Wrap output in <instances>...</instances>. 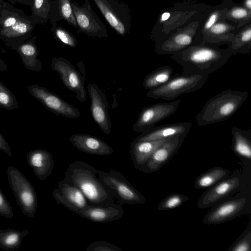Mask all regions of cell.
<instances>
[{
	"label": "cell",
	"mask_w": 251,
	"mask_h": 251,
	"mask_svg": "<svg viewBox=\"0 0 251 251\" xmlns=\"http://www.w3.org/2000/svg\"><path fill=\"white\" fill-rule=\"evenodd\" d=\"M208 75L176 74L165 84L149 90L147 96L152 99L173 100L184 94L198 91L204 85Z\"/></svg>",
	"instance_id": "cell-7"
},
{
	"label": "cell",
	"mask_w": 251,
	"mask_h": 251,
	"mask_svg": "<svg viewBox=\"0 0 251 251\" xmlns=\"http://www.w3.org/2000/svg\"></svg>",
	"instance_id": "cell-48"
},
{
	"label": "cell",
	"mask_w": 251,
	"mask_h": 251,
	"mask_svg": "<svg viewBox=\"0 0 251 251\" xmlns=\"http://www.w3.org/2000/svg\"><path fill=\"white\" fill-rule=\"evenodd\" d=\"M189 197L180 194H173L164 199L159 204V210L174 209L188 201Z\"/></svg>",
	"instance_id": "cell-38"
},
{
	"label": "cell",
	"mask_w": 251,
	"mask_h": 251,
	"mask_svg": "<svg viewBox=\"0 0 251 251\" xmlns=\"http://www.w3.org/2000/svg\"><path fill=\"white\" fill-rule=\"evenodd\" d=\"M8 66L4 61L0 58V71H7Z\"/></svg>",
	"instance_id": "cell-45"
},
{
	"label": "cell",
	"mask_w": 251,
	"mask_h": 251,
	"mask_svg": "<svg viewBox=\"0 0 251 251\" xmlns=\"http://www.w3.org/2000/svg\"><path fill=\"white\" fill-rule=\"evenodd\" d=\"M37 37L34 36L20 45L16 50L24 66L30 71L40 72L43 69L41 61L38 58Z\"/></svg>",
	"instance_id": "cell-26"
},
{
	"label": "cell",
	"mask_w": 251,
	"mask_h": 251,
	"mask_svg": "<svg viewBox=\"0 0 251 251\" xmlns=\"http://www.w3.org/2000/svg\"><path fill=\"white\" fill-rule=\"evenodd\" d=\"M90 98V111L95 123L106 135L111 132V122L108 110V103L103 92L97 85L87 86Z\"/></svg>",
	"instance_id": "cell-15"
},
{
	"label": "cell",
	"mask_w": 251,
	"mask_h": 251,
	"mask_svg": "<svg viewBox=\"0 0 251 251\" xmlns=\"http://www.w3.org/2000/svg\"><path fill=\"white\" fill-rule=\"evenodd\" d=\"M209 7L194 0L175 2L172 7L163 10L159 15L151 29V39L155 44L166 39Z\"/></svg>",
	"instance_id": "cell-3"
},
{
	"label": "cell",
	"mask_w": 251,
	"mask_h": 251,
	"mask_svg": "<svg viewBox=\"0 0 251 251\" xmlns=\"http://www.w3.org/2000/svg\"><path fill=\"white\" fill-rule=\"evenodd\" d=\"M240 184V180L236 177L221 181L203 194L198 202V206L200 208H204L215 204L236 190Z\"/></svg>",
	"instance_id": "cell-22"
},
{
	"label": "cell",
	"mask_w": 251,
	"mask_h": 251,
	"mask_svg": "<svg viewBox=\"0 0 251 251\" xmlns=\"http://www.w3.org/2000/svg\"><path fill=\"white\" fill-rule=\"evenodd\" d=\"M3 1H4V0H0V12L1 8V6H2Z\"/></svg>",
	"instance_id": "cell-47"
},
{
	"label": "cell",
	"mask_w": 251,
	"mask_h": 251,
	"mask_svg": "<svg viewBox=\"0 0 251 251\" xmlns=\"http://www.w3.org/2000/svg\"><path fill=\"white\" fill-rule=\"evenodd\" d=\"M98 170L82 160L69 164L60 181L74 185L84 194L89 204L105 205L113 202L114 195L96 176Z\"/></svg>",
	"instance_id": "cell-2"
},
{
	"label": "cell",
	"mask_w": 251,
	"mask_h": 251,
	"mask_svg": "<svg viewBox=\"0 0 251 251\" xmlns=\"http://www.w3.org/2000/svg\"><path fill=\"white\" fill-rule=\"evenodd\" d=\"M181 100L170 102L155 103L144 107L136 121L132 126V130L142 132L153 127L157 123L171 116L177 109Z\"/></svg>",
	"instance_id": "cell-14"
},
{
	"label": "cell",
	"mask_w": 251,
	"mask_h": 251,
	"mask_svg": "<svg viewBox=\"0 0 251 251\" xmlns=\"http://www.w3.org/2000/svg\"><path fill=\"white\" fill-rule=\"evenodd\" d=\"M193 126L192 122L172 123L153 126L142 133L134 140L136 141H152L168 139L176 136H184L189 133Z\"/></svg>",
	"instance_id": "cell-18"
},
{
	"label": "cell",
	"mask_w": 251,
	"mask_h": 251,
	"mask_svg": "<svg viewBox=\"0 0 251 251\" xmlns=\"http://www.w3.org/2000/svg\"></svg>",
	"instance_id": "cell-50"
},
{
	"label": "cell",
	"mask_w": 251,
	"mask_h": 251,
	"mask_svg": "<svg viewBox=\"0 0 251 251\" xmlns=\"http://www.w3.org/2000/svg\"><path fill=\"white\" fill-rule=\"evenodd\" d=\"M210 7L166 39L155 43V53L159 55H172L191 46L201 44L202 41L199 32Z\"/></svg>",
	"instance_id": "cell-6"
},
{
	"label": "cell",
	"mask_w": 251,
	"mask_h": 251,
	"mask_svg": "<svg viewBox=\"0 0 251 251\" xmlns=\"http://www.w3.org/2000/svg\"><path fill=\"white\" fill-rule=\"evenodd\" d=\"M237 25L230 21L220 20L203 35L202 42L222 46L228 45L235 34L240 29Z\"/></svg>",
	"instance_id": "cell-23"
},
{
	"label": "cell",
	"mask_w": 251,
	"mask_h": 251,
	"mask_svg": "<svg viewBox=\"0 0 251 251\" xmlns=\"http://www.w3.org/2000/svg\"><path fill=\"white\" fill-rule=\"evenodd\" d=\"M13 215V211L10 203L0 189V216L12 219Z\"/></svg>",
	"instance_id": "cell-40"
},
{
	"label": "cell",
	"mask_w": 251,
	"mask_h": 251,
	"mask_svg": "<svg viewBox=\"0 0 251 251\" xmlns=\"http://www.w3.org/2000/svg\"><path fill=\"white\" fill-rule=\"evenodd\" d=\"M51 31L54 38L62 44L71 48L77 46L76 38L67 29L56 24L51 25Z\"/></svg>",
	"instance_id": "cell-37"
},
{
	"label": "cell",
	"mask_w": 251,
	"mask_h": 251,
	"mask_svg": "<svg viewBox=\"0 0 251 251\" xmlns=\"http://www.w3.org/2000/svg\"><path fill=\"white\" fill-rule=\"evenodd\" d=\"M202 42L191 46L171 55L172 58L182 67L183 75H208L220 69L233 55L227 46Z\"/></svg>",
	"instance_id": "cell-1"
},
{
	"label": "cell",
	"mask_w": 251,
	"mask_h": 251,
	"mask_svg": "<svg viewBox=\"0 0 251 251\" xmlns=\"http://www.w3.org/2000/svg\"><path fill=\"white\" fill-rule=\"evenodd\" d=\"M28 93L47 109L58 116L77 118L80 115L79 109L68 103L56 94L37 84L26 86Z\"/></svg>",
	"instance_id": "cell-12"
},
{
	"label": "cell",
	"mask_w": 251,
	"mask_h": 251,
	"mask_svg": "<svg viewBox=\"0 0 251 251\" xmlns=\"http://www.w3.org/2000/svg\"><path fill=\"white\" fill-rule=\"evenodd\" d=\"M1 230V229H0V232Z\"/></svg>",
	"instance_id": "cell-49"
},
{
	"label": "cell",
	"mask_w": 251,
	"mask_h": 251,
	"mask_svg": "<svg viewBox=\"0 0 251 251\" xmlns=\"http://www.w3.org/2000/svg\"><path fill=\"white\" fill-rule=\"evenodd\" d=\"M52 194L58 204L64 206L76 214L89 204L84 194L77 187L60 180L58 183L57 188L54 189Z\"/></svg>",
	"instance_id": "cell-16"
},
{
	"label": "cell",
	"mask_w": 251,
	"mask_h": 251,
	"mask_svg": "<svg viewBox=\"0 0 251 251\" xmlns=\"http://www.w3.org/2000/svg\"><path fill=\"white\" fill-rule=\"evenodd\" d=\"M29 233V231L27 229L22 231L14 228L1 230L0 232V247L5 251L18 250L23 238Z\"/></svg>",
	"instance_id": "cell-32"
},
{
	"label": "cell",
	"mask_w": 251,
	"mask_h": 251,
	"mask_svg": "<svg viewBox=\"0 0 251 251\" xmlns=\"http://www.w3.org/2000/svg\"><path fill=\"white\" fill-rule=\"evenodd\" d=\"M10 149H11L8 143L0 132V150H1L6 153L9 157H11L12 156V153Z\"/></svg>",
	"instance_id": "cell-42"
},
{
	"label": "cell",
	"mask_w": 251,
	"mask_h": 251,
	"mask_svg": "<svg viewBox=\"0 0 251 251\" xmlns=\"http://www.w3.org/2000/svg\"><path fill=\"white\" fill-rule=\"evenodd\" d=\"M35 25L30 16L4 0L0 12V39L8 48L16 51L31 37Z\"/></svg>",
	"instance_id": "cell-4"
},
{
	"label": "cell",
	"mask_w": 251,
	"mask_h": 251,
	"mask_svg": "<svg viewBox=\"0 0 251 251\" xmlns=\"http://www.w3.org/2000/svg\"><path fill=\"white\" fill-rule=\"evenodd\" d=\"M185 137L178 136L167 139L154 151L147 163L139 170L150 173L160 169L176 153Z\"/></svg>",
	"instance_id": "cell-17"
},
{
	"label": "cell",
	"mask_w": 251,
	"mask_h": 251,
	"mask_svg": "<svg viewBox=\"0 0 251 251\" xmlns=\"http://www.w3.org/2000/svg\"><path fill=\"white\" fill-rule=\"evenodd\" d=\"M69 141L75 148L87 153L104 156L113 152L112 148L107 143L92 135L75 134L70 137Z\"/></svg>",
	"instance_id": "cell-21"
},
{
	"label": "cell",
	"mask_w": 251,
	"mask_h": 251,
	"mask_svg": "<svg viewBox=\"0 0 251 251\" xmlns=\"http://www.w3.org/2000/svg\"><path fill=\"white\" fill-rule=\"evenodd\" d=\"M229 175V172L223 168L216 167L211 168L196 179L194 186L197 189L208 188Z\"/></svg>",
	"instance_id": "cell-34"
},
{
	"label": "cell",
	"mask_w": 251,
	"mask_h": 251,
	"mask_svg": "<svg viewBox=\"0 0 251 251\" xmlns=\"http://www.w3.org/2000/svg\"><path fill=\"white\" fill-rule=\"evenodd\" d=\"M12 4H14L17 3L31 6L33 0H7Z\"/></svg>",
	"instance_id": "cell-43"
},
{
	"label": "cell",
	"mask_w": 251,
	"mask_h": 251,
	"mask_svg": "<svg viewBox=\"0 0 251 251\" xmlns=\"http://www.w3.org/2000/svg\"><path fill=\"white\" fill-rule=\"evenodd\" d=\"M50 67L57 72L63 84L69 90L76 94V98L80 102L87 98L84 86V79L75 66L63 57H54L51 61Z\"/></svg>",
	"instance_id": "cell-13"
},
{
	"label": "cell",
	"mask_w": 251,
	"mask_h": 251,
	"mask_svg": "<svg viewBox=\"0 0 251 251\" xmlns=\"http://www.w3.org/2000/svg\"><path fill=\"white\" fill-rule=\"evenodd\" d=\"M0 50L3 53H5L6 52V50L3 48H2L0 46Z\"/></svg>",
	"instance_id": "cell-46"
},
{
	"label": "cell",
	"mask_w": 251,
	"mask_h": 251,
	"mask_svg": "<svg viewBox=\"0 0 251 251\" xmlns=\"http://www.w3.org/2000/svg\"><path fill=\"white\" fill-rule=\"evenodd\" d=\"M8 182L17 204L22 213L34 217L37 206V197L32 185L18 169L9 166L7 169Z\"/></svg>",
	"instance_id": "cell-8"
},
{
	"label": "cell",
	"mask_w": 251,
	"mask_h": 251,
	"mask_svg": "<svg viewBox=\"0 0 251 251\" xmlns=\"http://www.w3.org/2000/svg\"><path fill=\"white\" fill-rule=\"evenodd\" d=\"M249 96L247 91H223L209 99L195 116L200 126L227 120L240 108Z\"/></svg>",
	"instance_id": "cell-5"
},
{
	"label": "cell",
	"mask_w": 251,
	"mask_h": 251,
	"mask_svg": "<svg viewBox=\"0 0 251 251\" xmlns=\"http://www.w3.org/2000/svg\"><path fill=\"white\" fill-rule=\"evenodd\" d=\"M233 2V0H224L220 4L215 6H210L199 32V36L202 41L203 35L212 26L221 20L222 16L225 11Z\"/></svg>",
	"instance_id": "cell-33"
},
{
	"label": "cell",
	"mask_w": 251,
	"mask_h": 251,
	"mask_svg": "<svg viewBox=\"0 0 251 251\" xmlns=\"http://www.w3.org/2000/svg\"><path fill=\"white\" fill-rule=\"evenodd\" d=\"M227 46L232 55L249 53L251 50V23L241 28Z\"/></svg>",
	"instance_id": "cell-30"
},
{
	"label": "cell",
	"mask_w": 251,
	"mask_h": 251,
	"mask_svg": "<svg viewBox=\"0 0 251 251\" xmlns=\"http://www.w3.org/2000/svg\"><path fill=\"white\" fill-rule=\"evenodd\" d=\"M27 162L40 180H45L50 175L54 162L51 154L42 149H35L26 154Z\"/></svg>",
	"instance_id": "cell-24"
},
{
	"label": "cell",
	"mask_w": 251,
	"mask_h": 251,
	"mask_svg": "<svg viewBox=\"0 0 251 251\" xmlns=\"http://www.w3.org/2000/svg\"><path fill=\"white\" fill-rule=\"evenodd\" d=\"M246 202L245 198L225 201L209 211L204 217L203 223L218 224L232 219L242 211Z\"/></svg>",
	"instance_id": "cell-19"
},
{
	"label": "cell",
	"mask_w": 251,
	"mask_h": 251,
	"mask_svg": "<svg viewBox=\"0 0 251 251\" xmlns=\"http://www.w3.org/2000/svg\"><path fill=\"white\" fill-rule=\"evenodd\" d=\"M251 232L250 231L245 236L234 244L228 251H249L251 250Z\"/></svg>",
	"instance_id": "cell-41"
},
{
	"label": "cell",
	"mask_w": 251,
	"mask_h": 251,
	"mask_svg": "<svg viewBox=\"0 0 251 251\" xmlns=\"http://www.w3.org/2000/svg\"><path fill=\"white\" fill-rule=\"evenodd\" d=\"M167 140L152 141L134 140L130 144V154L134 167L139 170L147 163L154 151Z\"/></svg>",
	"instance_id": "cell-25"
},
{
	"label": "cell",
	"mask_w": 251,
	"mask_h": 251,
	"mask_svg": "<svg viewBox=\"0 0 251 251\" xmlns=\"http://www.w3.org/2000/svg\"><path fill=\"white\" fill-rule=\"evenodd\" d=\"M52 0H33L31 5L30 16L36 24H45L49 20Z\"/></svg>",
	"instance_id": "cell-35"
},
{
	"label": "cell",
	"mask_w": 251,
	"mask_h": 251,
	"mask_svg": "<svg viewBox=\"0 0 251 251\" xmlns=\"http://www.w3.org/2000/svg\"><path fill=\"white\" fill-rule=\"evenodd\" d=\"M0 107L8 110L17 109L19 107L15 96L0 80Z\"/></svg>",
	"instance_id": "cell-36"
},
{
	"label": "cell",
	"mask_w": 251,
	"mask_h": 251,
	"mask_svg": "<svg viewBox=\"0 0 251 251\" xmlns=\"http://www.w3.org/2000/svg\"><path fill=\"white\" fill-rule=\"evenodd\" d=\"M72 0H52L49 15V21L51 25L57 24L61 20L77 28L75 17L72 5Z\"/></svg>",
	"instance_id": "cell-27"
},
{
	"label": "cell",
	"mask_w": 251,
	"mask_h": 251,
	"mask_svg": "<svg viewBox=\"0 0 251 251\" xmlns=\"http://www.w3.org/2000/svg\"><path fill=\"white\" fill-rule=\"evenodd\" d=\"M86 251H123L119 247L103 241H94L88 245Z\"/></svg>",
	"instance_id": "cell-39"
},
{
	"label": "cell",
	"mask_w": 251,
	"mask_h": 251,
	"mask_svg": "<svg viewBox=\"0 0 251 251\" xmlns=\"http://www.w3.org/2000/svg\"><path fill=\"white\" fill-rule=\"evenodd\" d=\"M98 174L100 182L111 191L121 204H144L146 202L145 197L121 172L113 169L108 172L98 170Z\"/></svg>",
	"instance_id": "cell-9"
},
{
	"label": "cell",
	"mask_w": 251,
	"mask_h": 251,
	"mask_svg": "<svg viewBox=\"0 0 251 251\" xmlns=\"http://www.w3.org/2000/svg\"><path fill=\"white\" fill-rule=\"evenodd\" d=\"M123 214L122 205L114 202L105 205L88 204L77 213L91 221L101 223L118 220Z\"/></svg>",
	"instance_id": "cell-20"
},
{
	"label": "cell",
	"mask_w": 251,
	"mask_h": 251,
	"mask_svg": "<svg viewBox=\"0 0 251 251\" xmlns=\"http://www.w3.org/2000/svg\"><path fill=\"white\" fill-rule=\"evenodd\" d=\"M110 26L119 35L125 36L131 28L129 7L118 0H92Z\"/></svg>",
	"instance_id": "cell-10"
},
{
	"label": "cell",
	"mask_w": 251,
	"mask_h": 251,
	"mask_svg": "<svg viewBox=\"0 0 251 251\" xmlns=\"http://www.w3.org/2000/svg\"><path fill=\"white\" fill-rule=\"evenodd\" d=\"M221 20L230 21L241 28L251 23V11L247 9L240 3H233L227 8L222 16Z\"/></svg>",
	"instance_id": "cell-31"
},
{
	"label": "cell",
	"mask_w": 251,
	"mask_h": 251,
	"mask_svg": "<svg viewBox=\"0 0 251 251\" xmlns=\"http://www.w3.org/2000/svg\"><path fill=\"white\" fill-rule=\"evenodd\" d=\"M174 69L169 66L159 67L148 74L144 78L142 85L146 90H150L162 86L173 75Z\"/></svg>",
	"instance_id": "cell-29"
},
{
	"label": "cell",
	"mask_w": 251,
	"mask_h": 251,
	"mask_svg": "<svg viewBox=\"0 0 251 251\" xmlns=\"http://www.w3.org/2000/svg\"><path fill=\"white\" fill-rule=\"evenodd\" d=\"M72 5L77 26V33L99 38L108 37L105 25L93 10L89 0H84L81 5L72 1Z\"/></svg>",
	"instance_id": "cell-11"
},
{
	"label": "cell",
	"mask_w": 251,
	"mask_h": 251,
	"mask_svg": "<svg viewBox=\"0 0 251 251\" xmlns=\"http://www.w3.org/2000/svg\"><path fill=\"white\" fill-rule=\"evenodd\" d=\"M240 3L247 9L251 11V0H243Z\"/></svg>",
	"instance_id": "cell-44"
},
{
	"label": "cell",
	"mask_w": 251,
	"mask_h": 251,
	"mask_svg": "<svg viewBox=\"0 0 251 251\" xmlns=\"http://www.w3.org/2000/svg\"><path fill=\"white\" fill-rule=\"evenodd\" d=\"M232 135V149L239 156L247 159H251V130L233 127Z\"/></svg>",
	"instance_id": "cell-28"
}]
</instances>
